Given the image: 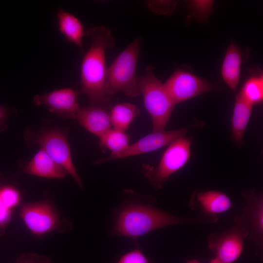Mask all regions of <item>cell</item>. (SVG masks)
Segmentation results:
<instances>
[{"instance_id": "obj_27", "label": "cell", "mask_w": 263, "mask_h": 263, "mask_svg": "<svg viewBox=\"0 0 263 263\" xmlns=\"http://www.w3.org/2000/svg\"><path fill=\"white\" fill-rule=\"evenodd\" d=\"M8 113L6 108L0 105V133L4 131L7 127Z\"/></svg>"}, {"instance_id": "obj_15", "label": "cell", "mask_w": 263, "mask_h": 263, "mask_svg": "<svg viewBox=\"0 0 263 263\" xmlns=\"http://www.w3.org/2000/svg\"><path fill=\"white\" fill-rule=\"evenodd\" d=\"M23 171L30 175L51 179H62L68 175L60 166L41 149L26 164Z\"/></svg>"}, {"instance_id": "obj_17", "label": "cell", "mask_w": 263, "mask_h": 263, "mask_svg": "<svg viewBox=\"0 0 263 263\" xmlns=\"http://www.w3.org/2000/svg\"><path fill=\"white\" fill-rule=\"evenodd\" d=\"M242 55L240 48L231 44L227 49L221 67V75L225 82L233 91L238 86L242 68Z\"/></svg>"}, {"instance_id": "obj_22", "label": "cell", "mask_w": 263, "mask_h": 263, "mask_svg": "<svg viewBox=\"0 0 263 263\" xmlns=\"http://www.w3.org/2000/svg\"><path fill=\"white\" fill-rule=\"evenodd\" d=\"M0 197L4 205L12 210L19 204L21 200L19 190L9 185L0 187Z\"/></svg>"}, {"instance_id": "obj_18", "label": "cell", "mask_w": 263, "mask_h": 263, "mask_svg": "<svg viewBox=\"0 0 263 263\" xmlns=\"http://www.w3.org/2000/svg\"><path fill=\"white\" fill-rule=\"evenodd\" d=\"M253 106L238 94L233 108L231 120L232 137L238 145L243 143V137L251 117Z\"/></svg>"}, {"instance_id": "obj_28", "label": "cell", "mask_w": 263, "mask_h": 263, "mask_svg": "<svg viewBox=\"0 0 263 263\" xmlns=\"http://www.w3.org/2000/svg\"><path fill=\"white\" fill-rule=\"evenodd\" d=\"M208 263H223L216 258L211 259Z\"/></svg>"}, {"instance_id": "obj_6", "label": "cell", "mask_w": 263, "mask_h": 263, "mask_svg": "<svg viewBox=\"0 0 263 263\" xmlns=\"http://www.w3.org/2000/svg\"><path fill=\"white\" fill-rule=\"evenodd\" d=\"M191 139L182 136L168 146L156 167L144 164L143 172L151 186L161 189L170 177L183 168L191 156Z\"/></svg>"}, {"instance_id": "obj_26", "label": "cell", "mask_w": 263, "mask_h": 263, "mask_svg": "<svg viewBox=\"0 0 263 263\" xmlns=\"http://www.w3.org/2000/svg\"><path fill=\"white\" fill-rule=\"evenodd\" d=\"M12 210L6 207L0 197V229L2 230L10 221Z\"/></svg>"}, {"instance_id": "obj_4", "label": "cell", "mask_w": 263, "mask_h": 263, "mask_svg": "<svg viewBox=\"0 0 263 263\" xmlns=\"http://www.w3.org/2000/svg\"><path fill=\"white\" fill-rule=\"evenodd\" d=\"M140 92L152 121V132L163 131L176 106L164 83L156 76L153 68L147 66L138 77Z\"/></svg>"}, {"instance_id": "obj_19", "label": "cell", "mask_w": 263, "mask_h": 263, "mask_svg": "<svg viewBox=\"0 0 263 263\" xmlns=\"http://www.w3.org/2000/svg\"><path fill=\"white\" fill-rule=\"evenodd\" d=\"M139 113L137 107L131 103L116 104L112 106L110 111L112 126L113 129L126 132Z\"/></svg>"}, {"instance_id": "obj_23", "label": "cell", "mask_w": 263, "mask_h": 263, "mask_svg": "<svg viewBox=\"0 0 263 263\" xmlns=\"http://www.w3.org/2000/svg\"><path fill=\"white\" fill-rule=\"evenodd\" d=\"M136 245L133 249L123 255L116 263H153Z\"/></svg>"}, {"instance_id": "obj_13", "label": "cell", "mask_w": 263, "mask_h": 263, "mask_svg": "<svg viewBox=\"0 0 263 263\" xmlns=\"http://www.w3.org/2000/svg\"><path fill=\"white\" fill-rule=\"evenodd\" d=\"M112 107V104H90L80 107L76 119L88 132L99 138L112 128L110 118Z\"/></svg>"}, {"instance_id": "obj_16", "label": "cell", "mask_w": 263, "mask_h": 263, "mask_svg": "<svg viewBox=\"0 0 263 263\" xmlns=\"http://www.w3.org/2000/svg\"><path fill=\"white\" fill-rule=\"evenodd\" d=\"M57 24L59 32L68 42L77 46L83 53V38L86 36L83 24L75 16L59 8L58 9Z\"/></svg>"}, {"instance_id": "obj_3", "label": "cell", "mask_w": 263, "mask_h": 263, "mask_svg": "<svg viewBox=\"0 0 263 263\" xmlns=\"http://www.w3.org/2000/svg\"><path fill=\"white\" fill-rule=\"evenodd\" d=\"M141 40V37L135 38L107 68L106 85L112 96L118 92L130 97L140 94L136 66Z\"/></svg>"}, {"instance_id": "obj_2", "label": "cell", "mask_w": 263, "mask_h": 263, "mask_svg": "<svg viewBox=\"0 0 263 263\" xmlns=\"http://www.w3.org/2000/svg\"><path fill=\"white\" fill-rule=\"evenodd\" d=\"M86 35L92 39L84 53L80 67L81 94L86 95L90 104H110L113 97L106 85V52L115 46L111 31L104 26L88 29Z\"/></svg>"}, {"instance_id": "obj_5", "label": "cell", "mask_w": 263, "mask_h": 263, "mask_svg": "<svg viewBox=\"0 0 263 263\" xmlns=\"http://www.w3.org/2000/svg\"><path fill=\"white\" fill-rule=\"evenodd\" d=\"M68 132V129H52L37 132L28 129L25 132L24 137L29 144L39 146L71 175L79 187L82 188V182L73 162Z\"/></svg>"}, {"instance_id": "obj_11", "label": "cell", "mask_w": 263, "mask_h": 263, "mask_svg": "<svg viewBox=\"0 0 263 263\" xmlns=\"http://www.w3.org/2000/svg\"><path fill=\"white\" fill-rule=\"evenodd\" d=\"M19 215L31 233L41 235L60 225L59 214L52 204L46 201L23 204Z\"/></svg>"}, {"instance_id": "obj_14", "label": "cell", "mask_w": 263, "mask_h": 263, "mask_svg": "<svg viewBox=\"0 0 263 263\" xmlns=\"http://www.w3.org/2000/svg\"><path fill=\"white\" fill-rule=\"evenodd\" d=\"M188 206L190 208L200 213L210 216L228 211L232 207V201L228 195L220 191L211 190L203 192L194 191Z\"/></svg>"}, {"instance_id": "obj_1", "label": "cell", "mask_w": 263, "mask_h": 263, "mask_svg": "<svg viewBox=\"0 0 263 263\" xmlns=\"http://www.w3.org/2000/svg\"><path fill=\"white\" fill-rule=\"evenodd\" d=\"M156 202L130 199L115 211L110 232L111 236H121L137 239L153 231L177 225L213 224L218 216L199 213L191 217H182L158 208Z\"/></svg>"}, {"instance_id": "obj_25", "label": "cell", "mask_w": 263, "mask_h": 263, "mask_svg": "<svg viewBox=\"0 0 263 263\" xmlns=\"http://www.w3.org/2000/svg\"><path fill=\"white\" fill-rule=\"evenodd\" d=\"M16 263H53L51 259L46 256L34 253H25L20 255Z\"/></svg>"}, {"instance_id": "obj_29", "label": "cell", "mask_w": 263, "mask_h": 263, "mask_svg": "<svg viewBox=\"0 0 263 263\" xmlns=\"http://www.w3.org/2000/svg\"><path fill=\"white\" fill-rule=\"evenodd\" d=\"M187 263H201L198 260L194 259L188 261Z\"/></svg>"}, {"instance_id": "obj_10", "label": "cell", "mask_w": 263, "mask_h": 263, "mask_svg": "<svg viewBox=\"0 0 263 263\" xmlns=\"http://www.w3.org/2000/svg\"><path fill=\"white\" fill-rule=\"evenodd\" d=\"M164 84L176 105L216 89L206 80L180 69L174 71Z\"/></svg>"}, {"instance_id": "obj_21", "label": "cell", "mask_w": 263, "mask_h": 263, "mask_svg": "<svg viewBox=\"0 0 263 263\" xmlns=\"http://www.w3.org/2000/svg\"><path fill=\"white\" fill-rule=\"evenodd\" d=\"M239 94L252 106L263 100V76L262 75L250 76L244 83Z\"/></svg>"}, {"instance_id": "obj_24", "label": "cell", "mask_w": 263, "mask_h": 263, "mask_svg": "<svg viewBox=\"0 0 263 263\" xmlns=\"http://www.w3.org/2000/svg\"><path fill=\"white\" fill-rule=\"evenodd\" d=\"M148 6L150 10L154 12L167 14L170 13L175 6L173 2L169 1H148Z\"/></svg>"}, {"instance_id": "obj_12", "label": "cell", "mask_w": 263, "mask_h": 263, "mask_svg": "<svg viewBox=\"0 0 263 263\" xmlns=\"http://www.w3.org/2000/svg\"><path fill=\"white\" fill-rule=\"evenodd\" d=\"M80 94L79 90L65 88L36 94L33 97V102L37 105L46 106L56 116L75 119L80 107L78 102Z\"/></svg>"}, {"instance_id": "obj_9", "label": "cell", "mask_w": 263, "mask_h": 263, "mask_svg": "<svg viewBox=\"0 0 263 263\" xmlns=\"http://www.w3.org/2000/svg\"><path fill=\"white\" fill-rule=\"evenodd\" d=\"M199 123L194 122L188 126L174 130L152 132L137 141L130 145L123 151L114 154H110L105 158L94 162L99 164L107 161L124 158L151 152L163 147L169 146L178 138L185 136L192 127Z\"/></svg>"}, {"instance_id": "obj_8", "label": "cell", "mask_w": 263, "mask_h": 263, "mask_svg": "<svg viewBox=\"0 0 263 263\" xmlns=\"http://www.w3.org/2000/svg\"><path fill=\"white\" fill-rule=\"evenodd\" d=\"M244 207L237 216L249 231L248 237L255 245V252L261 259L263 253V195L253 188L241 192Z\"/></svg>"}, {"instance_id": "obj_7", "label": "cell", "mask_w": 263, "mask_h": 263, "mask_svg": "<svg viewBox=\"0 0 263 263\" xmlns=\"http://www.w3.org/2000/svg\"><path fill=\"white\" fill-rule=\"evenodd\" d=\"M248 236L247 228L236 216L229 229L208 235L207 246L215 254V258L223 263H233L242 255L244 240Z\"/></svg>"}, {"instance_id": "obj_20", "label": "cell", "mask_w": 263, "mask_h": 263, "mask_svg": "<svg viewBox=\"0 0 263 263\" xmlns=\"http://www.w3.org/2000/svg\"><path fill=\"white\" fill-rule=\"evenodd\" d=\"M130 145V137L125 132L111 128L99 137V146L102 150H109L111 154L119 153Z\"/></svg>"}]
</instances>
